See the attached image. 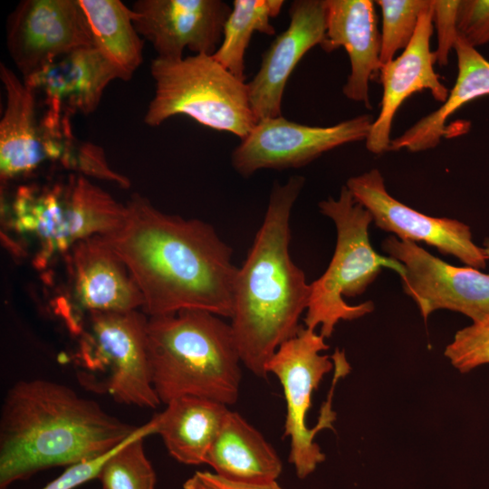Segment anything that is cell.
I'll return each mask as SVG.
<instances>
[{
	"mask_svg": "<svg viewBox=\"0 0 489 489\" xmlns=\"http://www.w3.org/2000/svg\"><path fill=\"white\" fill-rule=\"evenodd\" d=\"M97 236L126 265L149 317L200 310L232 318L238 267L211 225L165 214L135 195L122 225Z\"/></svg>",
	"mask_w": 489,
	"mask_h": 489,
	"instance_id": "cell-1",
	"label": "cell"
},
{
	"mask_svg": "<svg viewBox=\"0 0 489 489\" xmlns=\"http://www.w3.org/2000/svg\"><path fill=\"white\" fill-rule=\"evenodd\" d=\"M136 429L63 384L20 380L1 409L0 488L46 468L101 456Z\"/></svg>",
	"mask_w": 489,
	"mask_h": 489,
	"instance_id": "cell-2",
	"label": "cell"
},
{
	"mask_svg": "<svg viewBox=\"0 0 489 489\" xmlns=\"http://www.w3.org/2000/svg\"><path fill=\"white\" fill-rule=\"evenodd\" d=\"M304 177L292 176L275 183L263 223L235 284L231 327L242 363L256 377L265 378L266 366L280 345L301 329L311 285L290 255V218Z\"/></svg>",
	"mask_w": 489,
	"mask_h": 489,
	"instance_id": "cell-3",
	"label": "cell"
},
{
	"mask_svg": "<svg viewBox=\"0 0 489 489\" xmlns=\"http://www.w3.org/2000/svg\"><path fill=\"white\" fill-rule=\"evenodd\" d=\"M147 350L161 403L185 396L227 407L236 402L242 360L231 324L222 317L200 310L149 317Z\"/></svg>",
	"mask_w": 489,
	"mask_h": 489,
	"instance_id": "cell-4",
	"label": "cell"
},
{
	"mask_svg": "<svg viewBox=\"0 0 489 489\" xmlns=\"http://www.w3.org/2000/svg\"><path fill=\"white\" fill-rule=\"evenodd\" d=\"M322 215L335 224L337 239L332 258L321 277L311 285V294L304 327L316 330L330 338L340 321L360 318L374 309L372 302L349 304L344 297L362 294L382 268L395 271L399 277L404 266L398 261L378 254L369 236L371 215L358 203L346 186L338 198L329 197L319 203Z\"/></svg>",
	"mask_w": 489,
	"mask_h": 489,
	"instance_id": "cell-5",
	"label": "cell"
},
{
	"mask_svg": "<svg viewBox=\"0 0 489 489\" xmlns=\"http://www.w3.org/2000/svg\"><path fill=\"white\" fill-rule=\"evenodd\" d=\"M329 346L320 333L302 326L283 342L266 366L280 381L286 401L283 436L290 437L289 462L300 479L315 471L325 455L314 442L317 433L332 428L334 388L346 375L334 369L331 356L321 354Z\"/></svg>",
	"mask_w": 489,
	"mask_h": 489,
	"instance_id": "cell-6",
	"label": "cell"
},
{
	"mask_svg": "<svg viewBox=\"0 0 489 489\" xmlns=\"http://www.w3.org/2000/svg\"><path fill=\"white\" fill-rule=\"evenodd\" d=\"M154 95L144 121L158 127L170 117L187 115L205 127L244 139L258 121L249 102L247 83L213 55L176 60L156 57L150 64Z\"/></svg>",
	"mask_w": 489,
	"mask_h": 489,
	"instance_id": "cell-7",
	"label": "cell"
},
{
	"mask_svg": "<svg viewBox=\"0 0 489 489\" xmlns=\"http://www.w3.org/2000/svg\"><path fill=\"white\" fill-rule=\"evenodd\" d=\"M148 319L137 310L88 313L73 363L79 384L120 404L155 408L147 350Z\"/></svg>",
	"mask_w": 489,
	"mask_h": 489,
	"instance_id": "cell-8",
	"label": "cell"
},
{
	"mask_svg": "<svg viewBox=\"0 0 489 489\" xmlns=\"http://www.w3.org/2000/svg\"><path fill=\"white\" fill-rule=\"evenodd\" d=\"M373 117L363 114L328 127L308 126L283 116L260 120L231 155L235 170L250 177L263 168L309 164L342 145L366 139Z\"/></svg>",
	"mask_w": 489,
	"mask_h": 489,
	"instance_id": "cell-9",
	"label": "cell"
},
{
	"mask_svg": "<svg viewBox=\"0 0 489 489\" xmlns=\"http://www.w3.org/2000/svg\"><path fill=\"white\" fill-rule=\"evenodd\" d=\"M382 248L404 266V292L425 320L435 311L450 310L478 321L489 314V273L449 264L414 242L388 237Z\"/></svg>",
	"mask_w": 489,
	"mask_h": 489,
	"instance_id": "cell-10",
	"label": "cell"
},
{
	"mask_svg": "<svg viewBox=\"0 0 489 489\" xmlns=\"http://www.w3.org/2000/svg\"><path fill=\"white\" fill-rule=\"evenodd\" d=\"M6 45L25 80L56 59L94 43L79 0H24L8 17Z\"/></svg>",
	"mask_w": 489,
	"mask_h": 489,
	"instance_id": "cell-11",
	"label": "cell"
},
{
	"mask_svg": "<svg viewBox=\"0 0 489 489\" xmlns=\"http://www.w3.org/2000/svg\"><path fill=\"white\" fill-rule=\"evenodd\" d=\"M345 186L381 230L394 234L399 240L427 244L467 266L478 270L486 266L489 259L484 248L473 241L467 225L447 217L429 216L402 204L389 195L379 169L351 177Z\"/></svg>",
	"mask_w": 489,
	"mask_h": 489,
	"instance_id": "cell-12",
	"label": "cell"
},
{
	"mask_svg": "<svg viewBox=\"0 0 489 489\" xmlns=\"http://www.w3.org/2000/svg\"><path fill=\"white\" fill-rule=\"evenodd\" d=\"M131 10L137 32L157 57L176 60L185 49L213 55L232 7L222 0H138Z\"/></svg>",
	"mask_w": 489,
	"mask_h": 489,
	"instance_id": "cell-13",
	"label": "cell"
},
{
	"mask_svg": "<svg viewBox=\"0 0 489 489\" xmlns=\"http://www.w3.org/2000/svg\"><path fill=\"white\" fill-rule=\"evenodd\" d=\"M290 23L262 56L260 68L247 83L251 109L257 120L282 116L288 79L305 53L325 38L324 0H295Z\"/></svg>",
	"mask_w": 489,
	"mask_h": 489,
	"instance_id": "cell-14",
	"label": "cell"
},
{
	"mask_svg": "<svg viewBox=\"0 0 489 489\" xmlns=\"http://www.w3.org/2000/svg\"><path fill=\"white\" fill-rule=\"evenodd\" d=\"M432 0L421 14L416 33L401 54L382 64L379 73L383 87L380 110L373 120L365 139L367 149L373 154L389 150L394 117L402 103L412 94L427 90L434 99L444 102L449 91L434 69L436 59L430 40L434 26Z\"/></svg>",
	"mask_w": 489,
	"mask_h": 489,
	"instance_id": "cell-15",
	"label": "cell"
},
{
	"mask_svg": "<svg viewBox=\"0 0 489 489\" xmlns=\"http://www.w3.org/2000/svg\"><path fill=\"white\" fill-rule=\"evenodd\" d=\"M325 38L320 45L326 53L343 47L350 58V73L342 88L349 100L371 109L369 81L379 72L380 33L374 1L324 0Z\"/></svg>",
	"mask_w": 489,
	"mask_h": 489,
	"instance_id": "cell-16",
	"label": "cell"
},
{
	"mask_svg": "<svg viewBox=\"0 0 489 489\" xmlns=\"http://www.w3.org/2000/svg\"><path fill=\"white\" fill-rule=\"evenodd\" d=\"M23 79V78H22ZM119 71L94 46L74 50L24 80L45 98L47 112L56 115L93 112Z\"/></svg>",
	"mask_w": 489,
	"mask_h": 489,
	"instance_id": "cell-17",
	"label": "cell"
},
{
	"mask_svg": "<svg viewBox=\"0 0 489 489\" xmlns=\"http://www.w3.org/2000/svg\"><path fill=\"white\" fill-rule=\"evenodd\" d=\"M75 298L91 312H129L143 306L126 265L97 235L73 244Z\"/></svg>",
	"mask_w": 489,
	"mask_h": 489,
	"instance_id": "cell-18",
	"label": "cell"
},
{
	"mask_svg": "<svg viewBox=\"0 0 489 489\" xmlns=\"http://www.w3.org/2000/svg\"><path fill=\"white\" fill-rule=\"evenodd\" d=\"M0 79L6 96L0 121V175L7 180L32 172L48 156L36 117V92L3 62Z\"/></svg>",
	"mask_w": 489,
	"mask_h": 489,
	"instance_id": "cell-19",
	"label": "cell"
},
{
	"mask_svg": "<svg viewBox=\"0 0 489 489\" xmlns=\"http://www.w3.org/2000/svg\"><path fill=\"white\" fill-rule=\"evenodd\" d=\"M205 464L227 480L248 484L276 481L283 471L273 447L240 414L230 410Z\"/></svg>",
	"mask_w": 489,
	"mask_h": 489,
	"instance_id": "cell-20",
	"label": "cell"
},
{
	"mask_svg": "<svg viewBox=\"0 0 489 489\" xmlns=\"http://www.w3.org/2000/svg\"><path fill=\"white\" fill-rule=\"evenodd\" d=\"M457 77L441 106L418 120L399 137L391 139L389 150L424 151L436 147L448 134L446 122L465 104L489 95V61L460 35L454 47Z\"/></svg>",
	"mask_w": 489,
	"mask_h": 489,
	"instance_id": "cell-21",
	"label": "cell"
},
{
	"mask_svg": "<svg viewBox=\"0 0 489 489\" xmlns=\"http://www.w3.org/2000/svg\"><path fill=\"white\" fill-rule=\"evenodd\" d=\"M154 416L156 432L169 455L190 465L205 464L206 455L229 411L215 400L185 396L166 404Z\"/></svg>",
	"mask_w": 489,
	"mask_h": 489,
	"instance_id": "cell-22",
	"label": "cell"
},
{
	"mask_svg": "<svg viewBox=\"0 0 489 489\" xmlns=\"http://www.w3.org/2000/svg\"><path fill=\"white\" fill-rule=\"evenodd\" d=\"M87 17L94 47L129 81L143 62V40L131 8L120 0H79Z\"/></svg>",
	"mask_w": 489,
	"mask_h": 489,
	"instance_id": "cell-23",
	"label": "cell"
},
{
	"mask_svg": "<svg viewBox=\"0 0 489 489\" xmlns=\"http://www.w3.org/2000/svg\"><path fill=\"white\" fill-rule=\"evenodd\" d=\"M126 206L83 177H73L62 184V224L66 247L81 240L102 235L123 223Z\"/></svg>",
	"mask_w": 489,
	"mask_h": 489,
	"instance_id": "cell-24",
	"label": "cell"
},
{
	"mask_svg": "<svg viewBox=\"0 0 489 489\" xmlns=\"http://www.w3.org/2000/svg\"><path fill=\"white\" fill-rule=\"evenodd\" d=\"M283 0H234L225 23L222 42L213 57L241 81L245 80L244 56L254 32L273 35L270 19L276 17Z\"/></svg>",
	"mask_w": 489,
	"mask_h": 489,
	"instance_id": "cell-25",
	"label": "cell"
},
{
	"mask_svg": "<svg viewBox=\"0 0 489 489\" xmlns=\"http://www.w3.org/2000/svg\"><path fill=\"white\" fill-rule=\"evenodd\" d=\"M155 432L154 417L137 427L101 467L97 478L102 489H155L156 474L143 447L144 438Z\"/></svg>",
	"mask_w": 489,
	"mask_h": 489,
	"instance_id": "cell-26",
	"label": "cell"
},
{
	"mask_svg": "<svg viewBox=\"0 0 489 489\" xmlns=\"http://www.w3.org/2000/svg\"><path fill=\"white\" fill-rule=\"evenodd\" d=\"M431 0H377L382 16L380 62L385 64L411 42Z\"/></svg>",
	"mask_w": 489,
	"mask_h": 489,
	"instance_id": "cell-27",
	"label": "cell"
},
{
	"mask_svg": "<svg viewBox=\"0 0 489 489\" xmlns=\"http://www.w3.org/2000/svg\"><path fill=\"white\" fill-rule=\"evenodd\" d=\"M445 356L462 373L489 364V314L458 331Z\"/></svg>",
	"mask_w": 489,
	"mask_h": 489,
	"instance_id": "cell-28",
	"label": "cell"
},
{
	"mask_svg": "<svg viewBox=\"0 0 489 489\" xmlns=\"http://www.w3.org/2000/svg\"><path fill=\"white\" fill-rule=\"evenodd\" d=\"M460 0H432V21L437 44L434 51L436 62L445 66L459 36L457 14Z\"/></svg>",
	"mask_w": 489,
	"mask_h": 489,
	"instance_id": "cell-29",
	"label": "cell"
},
{
	"mask_svg": "<svg viewBox=\"0 0 489 489\" xmlns=\"http://www.w3.org/2000/svg\"><path fill=\"white\" fill-rule=\"evenodd\" d=\"M459 35L471 46L489 43V0H460L457 14Z\"/></svg>",
	"mask_w": 489,
	"mask_h": 489,
	"instance_id": "cell-30",
	"label": "cell"
},
{
	"mask_svg": "<svg viewBox=\"0 0 489 489\" xmlns=\"http://www.w3.org/2000/svg\"><path fill=\"white\" fill-rule=\"evenodd\" d=\"M129 437L101 456L69 465L62 475L42 489H73L91 479L97 478L106 461L126 443Z\"/></svg>",
	"mask_w": 489,
	"mask_h": 489,
	"instance_id": "cell-31",
	"label": "cell"
},
{
	"mask_svg": "<svg viewBox=\"0 0 489 489\" xmlns=\"http://www.w3.org/2000/svg\"><path fill=\"white\" fill-rule=\"evenodd\" d=\"M197 473L206 484H208L214 489H283L278 484L277 481L262 484L239 483L227 480L211 472Z\"/></svg>",
	"mask_w": 489,
	"mask_h": 489,
	"instance_id": "cell-32",
	"label": "cell"
},
{
	"mask_svg": "<svg viewBox=\"0 0 489 489\" xmlns=\"http://www.w3.org/2000/svg\"><path fill=\"white\" fill-rule=\"evenodd\" d=\"M184 489H214L206 484L198 475L195 473L183 484Z\"/></svg>",
	"mask_w": 489,
	"mask_h": 489,
	"instance_id": "cell-33",
	"label": "cell"
},
{
	"mask_svg": "<svg viewBox=\"0 0 489 489\" xmlns=\"http://www.w3.org/2000/svg\"><path fill=\"white\" fill-rule=\"evenodd\" d=\"M484 250L489 259V238L485 239L484 243Z\"/></svg>",
	"mask_w": 489,
	"mask_h": 489,
	"instance_id": "cell-34",
	"label": "cell"
}]
</instances>
